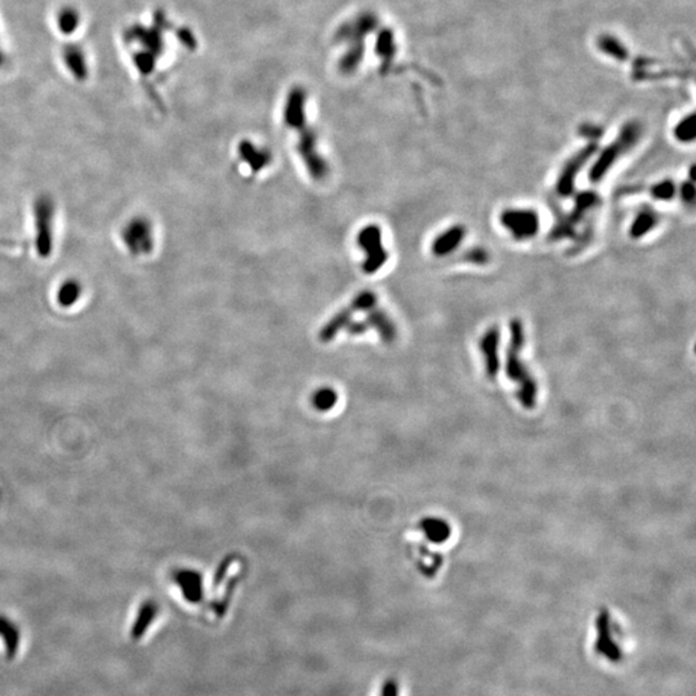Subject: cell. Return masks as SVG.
Instances as JSON below:
<instances>
[{
  "label": "cell",
  "mask_w": 696,
  "mask_h": 696,
  "mask_svg": "<svg viewBox=\"0 0 696 696\" xmlns=\"http://www.w3.org/2000/svg\"><path fill=\"white\" fill-rule=\"evenodd\" d=\"M284 120L290 129L299 133L296 149L308 176L316 182H323L331 173V165L317 147L316 135L307 127L305 101L298 94H293L287 103Z\"/></svg>",
  "instance_id": "1"
},
{
  "label": "cell",
  "mask_w": 696,
  "mask_h": 696,
  "mask_svg": "<svg viewBox=\"0 0 696 696\" xmlns=\"http://www.w3.org/2000/svg\"><path fill=\"white\" fill-rule=\"evenodd\" d=\"M525 345V329L520 319H513L510 323V345L507 351V374L513 381H517L522 386V391L527 396H533L535 386L531 377L527 373V368L521 360V352Z\"/></svg>",
  "instance_id": "2"
},
{
  "label": "cell",
  "mask_w": 696,
  "mask_h": 696,
  "mask_svg": "<svg viewBox=\"0 0 696 696\" xmlns=\"http://www.w3.org/2000/svg\"><path fill=\"white\" fill-rule=\"evenodd\" d=\"M638 136L640 130L637 126H628L624 128L620 136L616 138V141L612 142L609 147H606L591 167V169L588 172L589 181L592 183L601 182L609 173V170L612 169V165L636 144Z\"/></svg>",
  "instance_id": "3"
},
{
  "label": "cell",
  "mask_w": 696,
  "mask_h": 696,
  "mask_svg": "<svg viewBox=\"0 0 696 696\" xmlns=\"http://www.w3.org/2000/svg\"><path fill=\"white\" fill-rule=\"evenodd\" d=\"M357 245L365 255L363 262V271L373 275L381 271L388 261V252L383 245L382 229L378 225H368L360 229L357 235Z\"/></svg>",
  "instance_id": "4"
},
{
  "label": "cell",
  "mask_w": 696,
  "mask_h": 696,
  "mask_svg": "<svg viewBox=\"0 0 696 696\" xmlns=\"http://www.w3.org/2000/svg\"><path fill=\"white\" fill-rule=\"evenodd\" d=\"M499 221L516 240L533 239L540 229L539 214L529 208L506 209L501 213Z\"/></svg>",
  "instance_id": "5"
},
{
  "label": "cell",
  "mask_w": 696,
  "mask_h": 696,
  "mask_svg": "<svg viewBox=\"0 0 696 696\" xmlns=\"http://www.w3.org/2000/svg\"><path fill=\"white\" fill-rule=\"evenodd\" d=\"M377 305H378V297L372 290L360 292L349 303L355 317H357L358 315H363L364 311L377 306ZM345 328H346V323L338 311L337 314L333 315L331 319L321 326L320 333H319V338L325 343H331V340L337 338L340 333L345 331Z\"/></svg>",
  "instance_id": "6"
},
{
  "label": "cell",
  "mask_w": 696,
  "mask_h": 696,
  "mask_svg": "<svg viewBox=\"0 0 696 696\" xmlns=\"http://www.w3.org/2000/svg\"><path fill=\"white\" fill-rule=\"evenodd\" d=\"M597 203H598V195L594 191L580 192L575 197L573 211L554 226V229L551 232V239L561 240V239L573 236L577 225L583 221L587 213L589 212L593 206H596Z\"/></svg>",
  "instance_id": "7"
},
{
  "label": "cell",
  "mask_w": 696,
  "mask_h": 696,
  "mask_svg": "<svg viewBox=\"0 0 696 696\" xmlns=\"http://www.w3.org/2000/svg\"><path fill=\"white\" fill-rule=\"evenodd\" d=\"M597 151L596 144H588L586 149L575 153L569 162L563 165L556 181V191L561 197H569L575 191L577 174L586 167L587 162Z\"/></svg>",
  "instance_id": "8"
},
{
  "label": "cell",
  "mask_w": 696,
  "mask_h": 696,
  "mask_svg": "<svg viewBox=\"0 0 696 696\" xmlns=\"http://www.w3.org/2000/svg\"><path fill=\"white\" fill-rule=\"evenodd\" d=\"M123 240L133 255H147L153 249V229L144 218H135L123 231Z\"/></svg>",
  "instance_id": "9"
},
{
  "label": "cell",
  "mask_w": 696,
  "mask_h": 696,
  "mask_svg": "<svg viewBox=\"0 0 696 696\" xmlns=\"http://www.w3.org/2000/svg\"><path fill=\"white\" fill-rule=\"evenodd\" d=\"M35 227H36V241L35 245L42 255H48L52 250V220H53V204L50 199H42L35 205Z\"/></svg>",
  "instance_id": "10"
},
{
  "label": "cell",
  "mask_w": 696,
  "mask_h": 696,
  "mask_svg": "<svg viewBox=\"0 0 696 696\" xmlns=\"http://www.w3.org/2000/svg\"><path fill=\"white\" fill-rule=\"evenodd\" d=\"M173 580L177 584L187 603H199L204 597L203 575L194 569H179L173 573Z\"/></svg>",
  "instance_id": "11"
},
{
  "label": "cell",
  "mask_w": 696,
  "mask_h": 696,
  "mask_svg": "<svg viewBox=\"0 0 696 696\" xmlns=\"http://www.w3.org/2000/svg\"><path fill=\"white\" fill-rule=\"evenodd\" d=\"M597 641L594 644L596 651L603 658H606L610 663H619L623 658V653L620 650V646L616 644L615 638H612V629H610V621L609 615L606 612H603L598 619H597Z\"/></svg>",
  "instance_id": "12"
},
{
  "label": "cell",
  "mask_w": 696,
  "mask_h": 696,
  "mask_svg": "<svg viewBox=\"0 0 696 696\" xmlns=\"http://www.w3.org/2000/svg\"><path fill=\"white\" fill-rule=\"evenodd\" d=\"M238 153L240 160L255 174L266 169L272 162L271 153L267 149L258 147L250 141H241L239 144Z\"/></svg>",
  "instance_id": "13"
},
{
  "label": "cell",
  "mask_w": 696,
  "mask_h": 696,
  "mask_svg": "<svg viewBox=\"0 0 696 696\" xmlns=\"http://www.w3.org/2000/svg\"><path fill=\"white\" fill-rule=\"evenodd\" d=\"M466 238V229L463 226H453L451 229H445L439 236L432 241L433 255L436 257H446V255L454 253L459 245L463 243Z\"/></svg>",
  "instance_id": "14"
},
{
  "label": "cell",
  "mask_w": 696,
  "mask_h": 696,
  "mask_svg": "<svg viewBox=\"0 0 696 696\" xmlns=\"http://www.w3.org/2000/svg\"><path fill=\"white\" fill-rule=\"evenodd\" d=\"M480 347L484 354L486 370L489 375H495L499 369V331L497 326L489 328L480 342Z\"/></svg>",
  "instance_id": "15"
},
{
  "label": "cell",
  "mask_w": 696,
  "mask_h": 696,
  "mask_svg": "<svg viewBox=\"0 0 696 696\" xmlns=\"http://www.w3.org/2000/svg\"><path fill=\"white\" fill-rule=\"evenodd\" d=\"M158 614H159V605L156 601H153V600L144 601L139 606L138 612H137L136 620H135V623L132 626V630H130V637L135 641L141 640L144 633L147 632L149 627L153 624V620L156 619Z\"/></svg>",
  "instance_id": "16"
},
{
  "label": "cell",
  "mask_w": 696,
  "mask_h": 696,
  "mask_svg": "<svg viewBox=\"0 0 696 696\" xmlns=\"http://www.w3.org/2000/svg\"><path fill=\"white\" fill-rule=\"evenodd\" d=\"M0 637L6 647V656L7 659L12 660L13 658H16L20 649L21 632L17 624L4 615H0Z\"/></svg>",
  "instance_id": "17"
},
{
  "label": "cell",
  "mask_w": 696,
  "mask_h": 696,
  "mask_svg": "<svg viewBox=\"0 0 696 696\" xmlns=\"http://www.w3.org/2000/svg\"><path fill=\"white\" fill-rule=\"evenodd\" d=\"M659 222V215L650 208H645L638 213L633 223L630 225L629 235L632 239H641L651 232Z\"/></svg>",
  "instance_id": "18"
},
{
  "label": "cell",
  "mask_w": 696,
  "mask_h": 696,
  "mask_svg": "<svg viewBox=\"0 0 696 696\" xmlns=\"http://www.w3.org/2000/svg\"><path fill=\"white\" fill-rule=\"evenodd\" d=\"M338 392L331 386H323L315 390L311 395V405L320 413H328L337 407Z\"/></svg>",
  "instance_id": "19"
},
{
  "label": "cell",
  "mask_w": 696,
  "mask_h": 696,
  "mask_svg": "<svg viewBox=\"0 0 696 696\" xmlns=\"http://www.w3.org/2000/svg\"><path fill=\"white\" fill-rule=\"evenodd\" d=\"M421 527L425 531V536L434 543H440L446 539L448 527H445L440 520L425 518V521L421 524Z\"/></svg>",
  "instance_id": "20"
},
{
  "label": "cell",
  "mask_w": 696,
  "mask_h": 696,
  "mask_svg": "<svg viewBox=\"0 0 696 696\" xmlns=\"http://www.w3.org/2000/svg\"><path fill=\"white\" fill-rule=\"evenodd\" d=\"M80 293H82V288L77 282L71 280L66 281L65 284L61 285L60 290H59V294H57L59 303L63 307L73 306L74 303H77V299L80 297Z\"/></svg>",
  "instance_id": "21"
},
{
  "label": "cell",
  "mask_w": 696,
  "mask_h": 696,
  "mask_svg": "<svg viewBox=\"0 0 696 696\" xmlns=\"http://www.w3.org/2000/svg\"><path fill=\"white\" fill-rule=\"evenodd\" d=\"M677 192L676 185L672 179H663L651 187V196L659 202H669Z\"/></svg>",
  "instance_id": "22"
},
{
  "label": "cell",
  "mask_w": 696,
  "mask_h": 696,
  "mask_svg": "<svg viewBox=\"0 0 696 696\" xmlns=\"http://www.w3.org/2000/svg\"><path fill=\"white\" fill-rule=\"evenodd\" d=\"M674 136L677 137L679 141H682V142L694 141V138H695V121H694V116H690L688 119L681 121L677 129L674 130Z\"/></svg>",
  "instance_id": "23"
},
{
  "label": "cell",
  "mask_w": 696,
  "mask_h": 696,
  "mask_svg": "<svg viewBox=\"0 0 696 696\" xmlns=\"http://www.w3.org/2000/svg\"><path fill=\"white\" fill-rule=\"evenodd\" d=\"M695 183L693 179L685 182L681 187V197L686 204L693 205L695 203Z\"/></svg>",
  "instance_id": "24"
},
{
  "label": "cell",
  "mask_w": 696,
  "mask_h": 696,
  "mask_svg": "<svg viewBox=\"0 0 696 696\" xmlns=\"http://www.w3.org/2000/svg\"><path fill=\"white\" fill-rule=\"evenodd\" d=\"M466 258H467L468 262L476 264H484L489 261L487 253L485 252L484 249H480V248L471 250Z\"/></svg>",
  "instance_id": "25"
},
{
  "label": "cell",
  "mask_w": 696,
  "mask_h": 696,
  "mask_svg": "<svg viewBox=\"0 0 696 696\" xmlns=\"http://www.w3.org/2000/svg\"><path fill=\"white\" fill-rule=\"evenodd\" d=\"M381 696H400L399 682L393 679H386L383 683Z\"/></svg>",
  "instance_id": "26"
}]
</instances>
